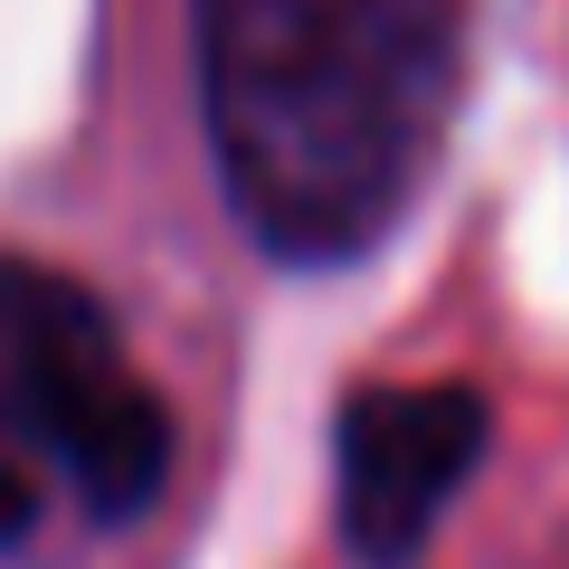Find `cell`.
<instances>
[{
	"label": "cell",
	"mask_w": 569,
	"mask_h": 569,
	"mask_svg": "<svg viewBox=\"0 0 569 569\" xmlns=\"http://www.w3.org/2000/svg\"><path fill=\"white\" fill-rule=\"evenodd\" d=\"M456 104V0H200V114L228 209L284 266L399 228Z\"/></svg>",
	"instance_id": "1"
},
{
	"label": "cell",
	"mask_w": 569,
	"mask_h": 569,
	"mask_svg": "<svg viewBox=\"0 0 569 569\" xmlns=\"http://www.w3.org/2000/svg\"><path fill=\"white\" fill-rule=\"evenodd\" d=\"M171 475V418L86 284L0 266V550L133 522Z\"/></svg>",
	"instance_id": "2"
},
{
	"label": "cell",
	"mask_w": 569,
	"mask_h": 569,
	"mask_svg": "<svg viewBox=\"0 0 569 569\" xmlns=\"http://www.w3.org/2000/svg\"><path fill=\"white\" fill-rule=\"evenodd\" d=\"M493 408L466 380H399V389H361L342 408V541L370 569L418 560V541L437 531V512L466 493V475L485 466Z\"/></svg>",
	"instance_id": "3"
}]
</instances>
